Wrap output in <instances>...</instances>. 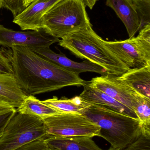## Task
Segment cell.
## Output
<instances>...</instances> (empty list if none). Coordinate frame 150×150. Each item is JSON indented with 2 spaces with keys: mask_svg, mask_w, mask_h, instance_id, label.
Masks as SVG:
<instances>
[{
  "mask_svg": "<svg viewBox=\"0 0 150 150\" xmlns=\"http://www.w3.org/2000/svg\"><path fill=\"white\" fill-rule=\"evenodd\" d=\"M45 105L53 108L59 112H73L81 113V112L91 104L85 101L80 96L71 99L58 98L54 96L52 98L41 100Z\"/></svg>",
  "mask_w": 150,
  "mask_h": 150,
  "instance_id": "17",
  "label": "cell"
},
{
  "mask_svg": "<svg viewBox=\"0 0 150 150\" xmlns=\"http://www.w3.org/2000/svg\"><path fill=\"white\" fill-rule=\"evenodd\" d=\"M46 137L42 119L17 112L0 137V150H15L34 140Z\"/></svg>",
  "mask_w": 150,
  "mask_h": 150,
  "instance_id": "5",
  "label": "cell"
},
{
  "mask_svg": "<svg viewBox=\"0 0 150 150\" xmlns=\"http://www.w3.org/2000/svg\"><path fill=\"white\" fill-rule=\"evenodd\" d=\"M98 1V0H83L85 5L89 7L90 9H92Z\"/></svg>",
  "mask_w": 150,
  "mask_h": 150,
  "instance_id": "26",
  "label": "cell"
},
{
  "mask_svg": "<svg viewBox=\"0 0 150 150\" xmlns=\"http://www.w3.org/2000/svg\"><path fill=\"white\" fill-rule=\"evenodd\" d=\"M45 140L51 150H103L87 137H46Z\"/></svg>",
  "mask_w": 150,
  "mask_h": 150,
  "instance_id": "16",
  "label": "cell"
},
{
  "mask_svg": "<svg viewBox=\"0 0 150 150\" xmlns=\"http://www.w3.org/2000/svg\"><path fill=\"white\" fill-rule=\"evenodd\" d=\"M133 109L142 127L150 129V99L136 93L133 101Z\"/></svg>",
  "mask_w": 150,
  "mask_h": 150,
  "instance_id": "19",
  "label": "cell"
},
{
  "mask_svg": "<svg viewBox=\"0 0 150 150\" xmlns=\"http://www.w3.org/2000/svg\"><path fill=\"white\" fill-rule=\"evenodd\" d=\"M1 3H0V11H1Z\"/></svg>",
  "mask_w": 150,
  "mask_h": 150,
  "instance_id": "29",
  "label": "cell"
},
{
  "mask_svg": "<svg viewBox=\"0 0 150 150\" xmlns=\"http://www.w3.org/2000/svg\"><path fill=\"white\" fill-rule=\"evenodd\" d=\"M0 74L13 75L11 64L3 53L0 50Z\"/></svg>",
  "mask_w": 150,
  "mask_h": 150,
  "instance_id": "25",
  "label": "cell"
},
{
  "mask_svg": "<svg viewBox=\"0 0 150 150\" xmlns=\"http://www.w3.org/2000/svg\"><path fill=\"white\" fill-rule=\"evenodd\" d=\"M16 112V109L13 108L0 111V137L2 135L6 126Z\"/></svg>",
  "mask_w": 150,
  "mask_h": 150,
  "instance_id": "23",
  "label": "cell"
},
{
  "mask_svg": "<svg viewBox=\"0 0 150 150\" xmlns=\"http://www.w3.org/2000/svg\"><path fill=\"white\" fill-rule=\"evenodd\" d=\"M106 5L112 9L127 29L129 38L134 37L143 26L141 16L131 0H106Z\"/></svg>",
  "mask_w": 150,
  "mask_h": 150,
  "instance_id": "12",
  "label": "cell"
},
{
  "mask_svg": "<svg viewBox=\"0 0 150 150\" xmlns=\"http://www.w3.org/2000/svg\"><path fill=\"white\" fill-rule=\"evenodd\" d=\"M121 150H150V129L143 127L141 134Z\"/></svg>",
  "mask_w": 150,
  "mask_h": 150,
  "instance_id": "20",
  "label": "cell"
},
{
  "mask_svg": "<svg viewBox=\"0 0 150 150\" xmlns=\"http://www.w3.org/2000/svg\"><path fill=\"white\" fill-rule=\"evenodd\" d=\"M45 138L34 140L15 150H51L46 142Z\"/></svg>",
  "mask_w": 150,
  "mask_h": 150,
  "instance_id": "24",
  "label": "cell"
},
{
  "mask_svg": "<svg viewBox=\"0 0 150 150\" xmlns=\"http://www.w3.org/2000/svg\"><path fill=\"white\" fill-rule=\"evenodd\" d=\"M138 36L121 41L103 40L107 47L129 69L150 65V23L141 27Z\"/></svg>",
  "mask_w": 150,
  "mask_h": 150,
  "instance_id": "7",
  "label": "cell"
},
{
  "mask_svg": "<svg viewBox=\"0 0 150 150\" xmlns=\"http://www.w3.org/2000/svg\"><path fill=\"white\" fill-rule=\"evenodd\" d=\"M135 4L141 16L143 26L150 23V0H131Z\"/></svg>",
  "mask_w": 150,
  "mask_h": 150,
  "instance_id": "22",
  "label": "cell"
},
{
  "mask_svg": "<svg viewBox=\"0 0 150 150\" xmlns=\"http://www.w3.org/2000/svg\"><path fill=\"white\" fill-rule=\"evenodd\" d=\"M27 96L18 84L13 75L0 74V111L18 108Z\"/></svg>",
  "mask_w": 150,
  "mask_h": 150,
  "instance_id": "13",
  "label": "cell"
},
{
  "mask_svg": "<svg viewBox=\"0 0 150 150\" xmlns=\"http://www.w3.org/2000/svg\"><path fill=\"white\" fill-rule=\"evenodd\" d=\"M16 109L17 112L34 115L42 120L59 113L53 108L45 105L41 100L33 95L27 96L20 107Z\"/></svg>",
  "mask_w": 150,
  "mask_h": 150,
  "instance_id": "18",
  "label": "cell"
},
{
  "mask_svg": "<svg viewBox=\"0 0 150 150\" xmlns=\"http://www.w3.org/2000/svg\"><path fill=\"white\" fill-rule=\"evenodd\" d=\"M87 84L104 92L133 111V101L137 93L119 80L117 76L108 74L102 75L92 78Z\"/></svg>",
  "mask_w": 150,
  "mask_h": 150,
  "instance_id": "9",
  "label": "cell"
},
{
  "mask_svg": "<svg viewBox=\"0 0 150 150\" xmlns=\"http://www.w3.org/2000/svg\"><path fill=\"white\" fill-rule=\"evenodd\" d=\"M80 114L99 126V137L119 150L125 148L142 133L143 127L138 119L102 106L91 104Z\"/></svg>",
  "mask_w": 150,
  "mask_h": 150,
  "instance_id": "3",
  "label": "cell"
},
{
  "mask_svg": "<svg viewBox=\"0 0 150 150\" xmlns=\"http://www.w3.org/2000/svg\"><path fill=\"white\" fill-rule=\"evenodd\" d=\"M0 3L1 8L10 11L14 18L21 14L26 8L25 0H0Z\"/></svg>",
  "mask_w": 150,
  "mask_h": 150,
  "instance_id": "21",
  "label": "cell"
},
{
  "mask_svg": "<svg viewBox=\"0 0 150 150\" xmlns=\"http://www.w3.org/2000/svg\"><path fill=\"white\" fill-rule=\"evenodd\" d=\"M117 78L138 94L150 99V65L130 69Z\"/></svg>",
  "mask_w": 150,
  "mask_h": 150,
  "instance_id": "15",
  "label": "cell"
},
{
  "mask_svg": "<svg viewBox=\"0 0 150 150\" xmlns=\"http://www.w3.org/2000/svg\"><path fill=\"white\" fill-rule=\"evenodd\" d=\"M60 39L46 32L44 29L31 31H18L6 28L0 24V46L11 47L20 46L29 48L50 47Z\"/></svg>",
  "mask_w": 150,
  "mask_h": 150,
  "instance_id": "8",
  "label": "cell"
},
{
  "mask_svg": "<svg viewBox=\"0 0 150 150\" xmlns=\"http://www.w3.org/2000/svg\"><path fill=\"white\" fill-rule=\"evenodd\" d=\"M1 50L11 64L17 83L27 96L86 83L79 75L45 59L29 47L13 46Z\"/></svg>",
  "mask_w": 150,
  "mask_h": 150,
  "instance_id": "1",
  "label": "cell"
},
{
  "mask_svg": "<svg viewBox=\"0 0 150 150\" xmlns=\"http://www.w3.org/2000/svg\"><path fill=\"white\" fill-rule=\"evenodd\" d=\"M83 0H62L43 16L42 28L51 36L62 39L90 23Z\"/></svg>",
  "mask_w": 150,
  "mask_h": 150,
  "instance_id": "4",
  "label": "cell"
},
{
  "mask_svg": "<svg viewBox=\"0 0 150 150\" xmlns=\"http://www.w3.org/2000/svg\"><path fill=\"white\" fill-rule=\"evenodd\" d=\"M30 49L45 59L77 75L85 72L96 73L101 75L107 74L103 68L97 64L87 60L82 62L74 61L63 54L56 53L50 47H34Z\"/></svg>",
  "mask_w": 150,
  "mask_h": 150,
  "instance_id": "10",
  "label": "cell"
},
{
  "mask_svg": "<svg viewBox=\"0 0 150 150\" xmlns=\"http://www.w3.org/2000/svg\"><path fill=\"white\" fill-rule=\"evenodd\" d=\"M43 121L47 137H99L100 127L82 114L59 112Z\"/></svg>",
  "mask_w": 150,
  "mask_h": 150,
  "instance_id": "6",
  "label": "cell"
},
{
  "mask_svg": "<svg viewBox=\"0 0 150 150\" xmlns=\"http://www.w3.org/2000/svg\"><path fill=\"white\" fill-rule=\"evenodd\" d=\"M107 150H119L117 149H114V148H112V147H111L109 149Z\"/></svg>",
  "mask_w": 150,
  "mask_h": 150,
  "instance_id": "28",
  "label": "cell"
},
{
  "mask_svg": "<svg viewBox=\"0 0 150 150\" xmlns=\"http://www.w3.org/2000/svg\"><path fill=\"white\" fill-rule=\"evenodd\" d=\"M83 86V91L79 96L86 102L92 105L102 106L129 117L138 119L133 110L104 92L91 87L87 84V82Z\"/></svg>",
  "mask_w": 150,
  "mask_h": 150,
  "instance_id": "14",
  "label": "cell"
},
{
  "mask_svg": "<svg viewBox=\"0 0 150 150\" xmlns=\"http://www.w3.org/2000/svg\"><path fill=\"white\" fill-rule=\"evenodd\" d=\"M91 23L61 39L59 45L75 56L103 68L108 74L119 76L129 69L103 42Z\"/></svg>",
  "mask_w": 150,
  "mask_h": 150,
  "instance_id": "2",
  "label": "cell"
},
{
  "mask_svg": "<svg viewBox=\"0 0 150 150\" xmlns=\"http://www.w3.org/2000/svg\"><path fill=\"white\" fill-rule=\"evenodd\" d=\"M36 0H25V4L26 7H28L30 4Z\"/></svg>",
  "mask_w": 150,
  "mask_h": 150,
  "instance_id": "27",
  "label": "cell"
},
{
  "mask_svg": "<svg viewBox=\"0 0 150 150\" xmlns=\"http://www.w3.org/2000/svg\"><path fill=\"white\" fill-rule=\"evenodd\" d=\"M62 0H36L23 11L14 18L13 22L23 30L38 31L43 29V16Z\"/></svg>",
  "mask_w": 150,
  "mask_h": 150,
  "instance_id": "11",
  "label": "cell"
}]
</instances>
